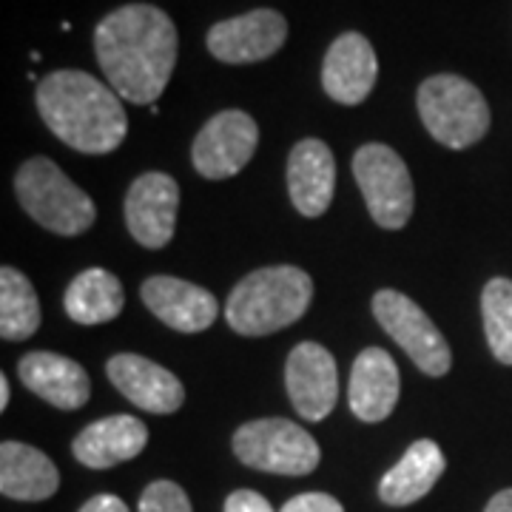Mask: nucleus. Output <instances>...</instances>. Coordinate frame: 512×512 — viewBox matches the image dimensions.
<instances>
[{"instance_id": "1", "label": "nucleus", "mask_w": 512, "mask_h": 512, "mask_svg": "<svg viewBox=\"0 0 512 512\" xmlns=\"http://www.w3.org/2000/svg\"><path fill=\"white\" fill-rule=\"evenodd\" d=\"M174 20L151 3L114 9L94 29V55L109 86L134 106H154L177 66Z\"/></svg>"}, {"instance_id": "2", "label": "nucleus", "mask_w": 512, "mask_h": 512, "mask_svg": "<svg viewBox=\"0 0 512 512\" xmlns=\"http://www.w3.org/2000/svg\"><path fill=\"white\" fill-rule=\"evenodd\" d=\"M35 103L49 131L80 154H109L126 140L128 117L120 94L92 74L77 69L46 74L37 83Z\"/></svg>"}, {"instance_id": "3", "label": "nucleus", "mask_w": 512, "mask_h": 512, "mask_svg": "<svg viewBox=\"0 0 512 512\" xmlns=\"http://www.w3.org/2000/svg\"><path fill=\"white\" fill-rule=\"evenodd\" d=\"M313 299V279L293 265L248 274L225 302V319L239 336H271L299 322Z\"/></svg>"}, {"instance_id": "4", "label": "nucleus", "mask_w": 512, "mask_h": 512, "mask_svg": "<svg viewBox=\"0 0 512 512\" xmlns=\"http://www.w3.org/2000/svg\"><path fill=\"white\" fill-rule=\"evenodd\" d=\"M15 194L20 208L46 231L60 237H77L97 220L94 200L74 185L49 157H29L15 174Z\"/></svg>"}, {"instance_id": "5", "label": "nucleus", "mask_w": 512, "mask_h": 512, "mask_svg": "<svg viewBox=\"0 0 512 512\" xmlns=\"http://www.w3.org/2000/svg\"><path fill=\"white\" fill-rule=\"evenodd\" d=\"M416 106L430 137L447 148H470L490 131V106L470 80L458 74H433L416 92Z\"/></svg>"}, {"instance_id": "6", "label": "nucleus", "mask_w": 512, "mask_h": 512, "mask_svg": "<svg viewBox=\"0 0 512 512\" xmlns=\"http://www.w3.org/2000/svg\"><path fill=\"white\" fill-rule=\"evenodd\" d=\"M234 456L259 473L311 476L319 467V444L288 419H254L234 433Z\"/></svg>"}, {"instance_id": "7", "label": "nucleus", "mask_w": 512, "mask_h": 512, "mask_svg": "<svg viewBox=\"0 0 512 512\" xmlns=\"http://www.w3.org/2000/svg\"><path fill=\"white\" fill-rule=\"evenodd\" d=\"M350 165L373 222L384 231L404 228L413 217L416 188L402 157L384 143H367L353 154Z\"/></svg>"}, {"instance_id": "8", "label": "nucleus", "mask_w": 512, "mask_h": 512, "mask_svg": "<svg viewBox=\"0 0 512 512\" xmlns=\"http://www.w3.org/2000/svg\"><path fill=\"white\" fill-rule=\"evenodd\" d=\"M373 316L382 330L410 356V362L427 376H447L453 353L430 316L404 293L384 288L373 296Z\"/></svg>"}, {"instance_id": "9", "label": "nucleus", "mask_w": 512, "mask_h": 512, "mask_svg": "<svg viewBox=\"0 0 512 512\" xmlns=\"http://www.w3.org/2000/svg\"><path fill=\"white\" fill-rule=\"evenodd\" d=\"M259 146V126L251 114L228 109L214 114L191 146V163L205 180H228L251 163Z\"/></svg>"}, {"instance_id": "10", "label": "nucleus", "mask_w": 512, "mask_h": 512, "mask_svg": "<svg viewBox=\"0 0 512 512\" xmlns=\"http://www.w3.org/2000/svg\"><path fill=\"white\" fill-rule=\"evenodd\" d=\"M288 40V20L276 9H254L208 29L205 46L220 63L245 66L274 57Z\"/></svg>"}, {"instance_id": "11", "label": "nucleus", "mask_w": 512, "mask_h": 512, "mask_svg": "<svg viewBox=\"0 0 512 512\" xmlns=\"http://www.w3.org/2000/svg\"><path fill=\"white\" fill-rule=\"evenodd\" d=\"M177 208H180V185L163 171L140 174L128 188L123 211L131 237L143 248H165L174 239L177 228Z\"/></svg>"}, {"instance_id": "12", "label": "nucleus", "mask_w": 512, "mask_h": 512, "mask_svg": "<svg viewBox=\"0 0 512 512\" xmlns=\"http://www.w3.org/2000/svg\"><path fill=\"white\" fill-rule=\"evenodd\" d=\"M285 384L293 410L308 421H322L339 402V373L328 348L302 342L291 350L285 365Z\"/></svg>"}, {"instance_id": "13", "label": "nucleus", "mask_w": 512, "mask_h": 512, "mask_svg": "<svg viewBox=\"0 0 512 512\" xmlns=\"http://www.w3.org/2000/svg\"><path fill=\"white\" fill-rule=\"evenodd\" d=\"M109 382L126 396L128 402L146 413L171 416L185 402L183 382L157 362L137 353H117L106 365Z\"/></svg>"}, {"instance_id": "14", "label": "nucleus", "mask_w": 512, "mask_h": 512, "mask_svg": "<svg viewBox=\"0 0 512 512\" xmlns=\"http://www.w3.org/2000/svg\"><path fill=\"white\" fill-rule=\"evenodd\" d=\"M379 80V57L370 40L359 32H345L330 43L322 63V89L342 106L365 103Z\"/></svg>"}, {"instance_id": "15", "label": "nucleus", "mask_w": 512, "mask_h": 512, "mask_svg": "<svg viewBox=\"0 0 512 512\" xmlns=\"http://www.w3.org/2000/svg\"><path fill=\"white\" fill-rule=\"evenodd\" d=\"M143 305L163 325L180 333H202L217 322V296L177 276H148L140 288Z\"/></svg>"}, {"instance_id": "16", "label": "nucleus", "mask_w": 512, "mask_h": 512, "mask_svg": "<svg viewBox=\"0 0 512 512\" xmlns=\"http://www.w3.org/2000/svg\"><path fill=\"white\" fill-rule=\"evenodd\" d=\"M399 393H402V376L393 356L382 348L362 350L350 370V413L367 424L384 421L396 410Z\"/></svg>"}, {"instance_id": "17", "label": "nucleus", "mask_w": 512, "mask_h": 512, "mask_svg": "<svg viewBox=\"0 0 512 512\" xmlns=\"http://www.w3.org/2000/svg\"><path fill=\"white\" fill-rule=\"evenodd\" d=\"M18 376L26 390L57 410H80L92 396V379L69 356L35 350L18 362Z\"/></svg>"}, {"instance_id": "18", "label": "nucleus", "mask_w": 512, "mask_h": 512, "mask_svg": "<svg viewBox=\"0 0 512 512\" xmlns=\"http://www.w3.org/2000/svg\"><path fill=\"white\" fill-rule=\"evenodd\" d=\"M336 191V160L322 140L308 137L291 148L288 157V194L302 217H322Z\"/></svg>"}, {"instance_id": "19", "label": "nucleus", "mask_w": 512, "mask_h": 512, "mask_svg": "<svg viewBox=\"0 0 512 512\" xmlns=\"http://www.w3.org/2000/svg\"><path fill=\"white\" fill-rule=\"evenodd\" d=\"M148 444L146 424L134 416H109L83 427L72 441L74 458L83 467L109 470L123 461L137 458Z\"/></svg>"}, {"instance_id": "20", "label": "nucleus", "mask_w": 512, "mask_h": 512, "mask_svg": "<svg viewBox=\"0 0 512 512\" xmlns=\"http://www.w3.org/2000/svg\"><path fill=\"white\" fill-rule=\"evenodd\" d=\"M447 470V458L436 441L419 439L407 447L399 464L379 481V498L387 507H410L436 487Z\"/></svg>"}, {"instance_id": "21", "label": "nucleus", "mask_w": 512, "mask_h": 512, "mask_svg": "<svg viewBox=\"0 0 512 512\" xmlns=\"http://www.w3.org/2000/svg\"><path fill=\"white\" fill-rule=\"evenodd\" d=\"M60 487L55 461L23 441L0 444V493L15 501H46Z\"/></svg>"}, {"instance_id": "22", "label": "nucleus", "mask_w": 512, "mask_h": 512, "mask_svg": "<svg viewBox=\"0 0 512 512\" xmlns=\"http://www.w3.org/2000/svg\"><path fill=\"white\" fill-rule=\"evenodd\" d=\"M63 305H66L69 319L77 325H106L123 313L126 293H123L120 279L111 271L89 268L69 282Z\"/></svg>"}, {"instance_id": "23", "label": "nucleus", "mask_w": 512, "mask_h": 512, "mask_svg": "<svg viewBox=\"0 0 512 512\" xmlns=\"http://www.w3.org/2000/svg\"><path fill=\"white\" fill-rule=\"evenodd\" d=\"M40 328V299L18 268H0V336L6 342H23Z\"/></svg>"}, {"instance_id": "24", "label": "nucleus", "mask_w": 512, "mask_h": 512, "mask_svg": "<svg viewBox=\"0 0 512 512\" xmlns=\"http://www.w3.org/2000/svg\"><path fill=\"white\" fill-rule=\"evenodd\" d=\"M484 336L501 365H512V279H490L481 293Z\"/></svg>"}, {"instance_id": "25", "label": "nucleus", "mask_w": 512, "mask_h": 512, "mask_svg": "<svg viewBox=\"0 0 512 512\" xmlns=\"http://www.w3.org/2000/svg\"><path fill=\"white\" fill-rule=\"evenodd\" d=\"M140 512H194L191 501L180 484L174 481H154L140 495Z\"/></svg>"}, {"instance_id": "26", "label": "nucleus", "mask_w": 512, "mask_h": 512, "mask_svg": "<svg viewBox=\"0 0 512 512\" xmlns=\"http://www.w3.org/2000/svg\"><path fill=\"white\" fill-rule=\"evenodd\" d=\"M279 512H345V507L328 493H302L291 498Z\"/></svg>"}, {"instance_id": "27", "label": "nucleus", "mask_w": 512, "mask_h": 512, "mask_svg": "<svg viewBox=\"0 0 512 512\" xmlns=\"http://www.w3.org/2000/svg\"><path fill=\"white\" fill-rule=\"evenodd\" d=\"M225 512H276L265 495L254 490H237L225 498Z\"/></svg>"}, {"instance_id": "28", "label": "nucleus", "mask_w": 512, "mask_h": 512, "mask_svg": "<svg viewBox=\"0 0 512 512\" xmlns=\"http://www.w3.org/2000/svg\"><path fill=\"white\" fill-rule=\"evenodd\" d=\"M80 512H128V507L117 498V495H94V498H89L83 507H80Z\"/></svg>"}, {"instance_id": "29", "label": "nucleus", "mask_w": 512, "mask_h": 512, "mask_svg": "<svg viewBox=\"0 0 512 512\" xmlns=\"http://www.w3.org/2000/svg\"><path fill=\"white\" fill-rule=\"evenodd\" d=\"M484 512H512V490H501L490 498Z\"/></svg>"}, {"instance_id": "30", "label": "nucleus", "mask_w": 512, "mask_h": 512, "mask_svg": "<svg viewBox=\"0 0 512 512\" xmlns=\"http://www.w3.org/2000/svg\"><path fill=\"white\" fill-rule=\"evenodd\" d=\"M9 396H12V390H9V379H6V376H0V410H6V407H9Z\"/></svg>"}]
</instances>
